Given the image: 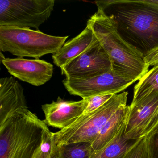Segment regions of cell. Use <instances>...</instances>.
Instances as JSON below:
<instances>
[{
  "label": "cell",
  "mask_w": 158,
  "mask_h": 158,
  "mask_svg": "<svg viewBox=\"0 0 158 158\" xmlns=\"http://www.w3.org/2000/svg\"><path fill=\"white\" fill-rule=\"evenodd\" d=\"M114 23L118 33L144 57L158 48V0L95 2Z\"/></svg>",
  "instance_id": "6da1fadb"
},
{
  "label": "cell",
  "mask_w": 158,
  "mask_h": 158,
  "mask_svg": "<svg viewBox=\"0 0 158 158\" xmlns=\"http://www.w3.org/2000/svg\"><path fill=\"white\" fill-rule=\"evenodd\" d=\"M87 25L109 56L116 74L136 82L149 71L143 55L121 37L113 21L102 10L98 9Z\"/></svg>",
  "instance_id": "7a4b0ae2"
},
{
  "label": "cell",
  "mask_w": 158,
  "mask_h": 158,
  "mask_svg": "<svg viewBox=\"0 0 158 158\" xmlns=\"http://www.w3.org/2000/svg\"><path fill=\"white\" fill-rule=\"evenodd\" d=\"M47 126L28 108L15 112L0 125V158H36Z\"/></svg>",
  "instance_id": "3957f363"
},
{
  "label": "cell",
  "mask_w": 158,
  "mask_h": 158,
  "mask_svg": "<svg viewBox=\"0 0 158 158\" xmlns=\"http://www.w3.org/2000/svg\"><path fill=\"white\" fill-rule=\"evenodd\" d=\"M68 37L50 35L29 28L0 26V50L18 58L39 59L57 53Z\"/></svg>",
  "instance_id": "277c9868"
},
{
  "label": "cell",
  "mask_w": 158,
  "mask_h": 158,
  "mask_svg": "<svg viewBox=\"0 0 158 158\" xmlns=\"http://www.w3.org/2000/svg\"><path fill=\"white\" fill-rule=\"evenodd\" d=\"M127 95L126 91L114 94L95 111L84 113L70 126L52 133L53 145L79 142L92 144L108 120L121 107L126 106Z\"/></svg>",
  "instance_id": "5b68a950"
},
{
  "label": "cell",
  "mask_w": 158,
  "mask_h": 158,
  "mask_svg": "<svg viewBox=\"0 0 158 158\" xmlns=\"http://www.w3.org/2000/svg\"><path fill=\"white\" fill-rule=\"evenodd\" d=\"M54 0H1L0 26L39 27L50 17Z\"/></svg>",
  "instance_id": "8992f818"
},
{
  "label": "cell",
  "mask_w": 158,
  "mask_h": 158,
  "mask_svg": "<svg viewBox=\"0 0 158 158\" xmlns=\"http://www.w3.org/2000/svg\"><path fill=\"white\" fill-rule=\"evenodd\" d=\"M125 136L130 140L147 137L158 127V92L132 101L129 105Z\"/></svg>",
  "instance_id": "52a82bcc"
},
{
  "label": "cell",
  "mask_w": 158,
  "mask_h": 158,
  "mask_svg": "<svg viewBox=\"0 0 158 158\" xmlns=\"http://www.w3.org/2000/svg\"><path fill=\"white\" fill-rule=\"evenodd\" d=\"M61 70L66 77L86 79L112 71V67L109 56L95 36L85 52Z\"/></svg>",
  "instance_id": "ba28073f"
},
{
  "label": "cell",
  "mask_w": 158,
  "mask_h": 158,
  "mask_svg": "<svg viewBox=\"0 0 158 158\" xmlns=\"http://www.w3.org/2000/svg\"><path fill=\"white\" fill-rule=\"evenodd\" d=\"M62 82L71 95L82 98L99 94H116L135 82L116 74L112 70L88 79L66 77Z\"/></svg>",
  "instance_id": "9c48e42d"
},
{
  "label": "cell",
  "mask_w": 158,
  "mask_h": 158,
  "mask_svg": "<svg viewBox=\"0 0 158 158\" xmlns=\"http://www.w3.org/2000/svg\"><path fill=\"white\" fill-rule=\"evenodd\" d=\"M2 63L12 75L35 86L46 84L53 75L52 64L39 59L6 58Z\"/></svg>",
  "instance_id": "30bf717a"
},
{
  "label": "cell",
  "mask_w": 158,
  "mask_h": 158,
  "mask_svg": "<svg viewBox=\"0 0 158 158\" xmlns=\"http://www.w3.org/2000/svg\"><path fill=\"white\" fill-rule=\"evenodd\" d=\"M88 105L85 98L80 101L64 100L58 97L56 101L41 106L45 123L62 129L73 123L83 113Z\"/></svg>",
  "instance_id": "8fae6325"
},
{
  "label": "cell",
  "mask_w": 158,
  "mask_h": 158,
  "mask_svg": "<svg viewBox=\"0 0 158 158\" xmlns=\"http://www.w3.org/2000/svg\"><path fill=\"white\" fill-rule=\"evenodd\" d=\"M24 89L12 77L0 79V125L16 111L27 109Z\"/></svg>",
  "instance_id": "7c38bea8"
},
{
  "label": "cell",
  "mask_w": 158,
  "mask_h": 158,
  "mask_svg": "<svg viewBox=\"0 0 158 158\" xmlns=\"http://www.w3.org/2000/svg\"><path fill=\"white\" fill-rule=\"evenodd\" d=\"M94 38L93 31L87 25L78 35L64 43L57 53L52 54L54 64L63 68L85 52L91 45Z\"/></svg>",
  "instance_id": "4fadbf2b"
},
{
  "label": "cell",
  "mask_w": 158,
  "mask_h": 158,
  "mask_svg": "<svg viewBox=\"0 0 158 158\" xmlns=\"http://www.w3.org/2000/svg\"><path fill=\"white\" fill-rule=\"evenodd\" d=\"M129 109L127 105L121 107L108 120L92 144L93 150L103 148L117 135L126 123Z\"/></svg>",
  "instance_id": "5bb4252c"
},
{
  "label": "cell",
  "mask_w": 158,
  "mask_h": 158,
  "mask_svg": "<svg viewBox=\"0 0 158 158\" xmlns=\"http://www.w3.org/2000/svg\"><path fill=\"white\" fill-rule=\"evenodd\" d=\"M126 124L116 136L103 148L94 151L90 158H122L127 149L135 140L125 136Z\"/></svg>",
  "instance_id": "9a60e30c"
},
{
  "label": "cell",
  "mask_w": 158,
  "mask_h": 158,
  "mask_svg": "<svg viewBox=\"0 0 158 158\" xmlns=\"http://www.w3.org/2000/svg\"><path fill=\"white\" fill-rule=\"evenodd\" d=\"M92 144L87 142L54 145L52 143L51 158H90L93 153Z\"/></svg>",
  "instance_id": "2e32d148"
},
{
  "label": "cell",
  "mask_w": 158,
  "mask_h": 158,
  "mask_svg": "<svg viewBox=\"0 0 158 158\" xmlns=\"http://www.w3.org/2000/svg\"><path fill=\"white\" fill-rule=\"evenodd\" d=\"M152 91L158 92V66L149 70L139 80L134 88L133 101L139 99Z\"/></svg>",
  "instance_id": "e0dca14e"
},
{
  "label": "cell",
  "mask_w": 158,
  "mask_h": 158,
  "mask_svg": "<svg viewBox=\"0 0 158 158\" xmlns=\"http://www.w3.org/2000/svg\"><path fill=\"white\" fill-rule=\"evenodd\" d=\"M122 158H150L146 138L135 140L127 149Z\"/></svg>",
  "instance_id": "ac0fdd59"
},
{
  "label": "cell",
  "mask_w": 158,
  "mask_h": 158,
  "mask_svg": "<svg viewBox=\"0 0 158 158\" xmlns=\"http://www.w3.org/2000/svg\"><path fill=\"white\" fill-rule=\"evenodd\" d=\"M114 95V94H99L86 98L88 101V105L84 113H89L95 111L105 104Z\"/></svg>",
  "instance_id": "d6986e66"
},
{
  "label": "cell",
  "mask_w": 158,
  "mask_h": 158,
  "mask_svg": "<svg viewBox=\"0 0 158 158\" xmlns=\"http://www.w3.org/2000/svg\"><path fill=\"white\" fill-rule=\"evenodd\" d=\"M150 158H158V127L147 137Z\"/></svg>",
  "instance_id": "ffe728a7"
},
{
  "label": "cell",
  "mask_w": 158,
  "mask_h": 158,
  "mask_svg": "<svg viewBox=\"0 0 158 158\" xmlns=\"http://www.w3.org/2000/svg\"><path fill=\"white\" fill-rule=\"evenodd\" d=\"M144 61L148 67L158 64V48L149 52L144 57Z\"/></svg>",
  "instance_id": "44dd1931"
},
{
  "label": "cell",
  "mask_w": 158,
  "mask_h": 158,
  "mask_svg": "<svg viewBox=\"0 0 158 158\" xmlns=\"http://www.w3.org/2000/svg\"><path fill=\"white\" fill-rule=\"evenodd\" d=\"M156 66H158V65H156Z\"/></svg>",
  "instance_id": "7402d4cb"
}]
</instances>
